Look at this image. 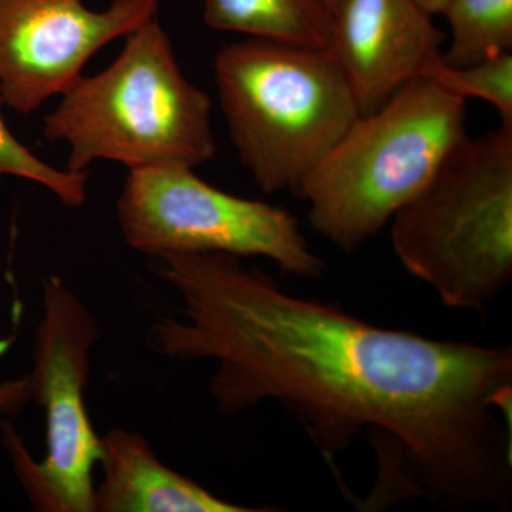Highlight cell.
<instances>
[{
	"label": "cell",
	"mask_w": 512,
	"mask_h": 512,
	"mask_svg": "<svg viewBox=\"0 0 512 512\" xmlns=\"http://www.w3.org/2000/svg\"><path fill=\"white\" fill-rule=\"evenodd\" d=\"M451 43L443 62L464 67L512 52V0H448Z\"/></svg>",
	"instance_id": "12"
},
{
	"label": "cell",
	"mask_w": 512,
	"mask_h": 512,
	"mask_svg": "<svg viewBox=\"0 0 512 512\" xmlns=\"http://www.w3.org/2000/svg\"><path fill=\"white\" fill-rule=\"evenodd\" d=\"M390 222L410 274L448 308L484 311L512 278V126L463 138Z\"/></svg>",
	"instance_id": "5"
},
{
	"label": "cell",
	"mask_w": 512,
	"mask_h": 512,
	"mask_svg": "<svg viewBox=\"0 0 512 512\" xmlns=\"http://www.w3.org/2000/svg\"><path fill=\"white\" fill-rule=\"evenodd\" d=\"M320 2H322V5L325 6V9L328 10V13H330V10H332L336 0H320Z\"/></svg>",
	"instance_id": "17"
},
{
	"label": "cell",
	"mask_w": 512,
	"mask_h": 512,
	"mask_svg": "<svg viewBox=\"0 0 512 512\" xmlns=\"http://www.w3.org/2000/svg\"><path fill=\"white\" fill-rule=\"evenodd\" d=\"M101 480L94 488V512H258L228 503L191 478L165 466L146 437L111 429L100 437Z\"/></svg>",
	"instance_id": "10"
},
{
	"label": "cell",
	"mask_w": 512,
	"mask_h": 512,
	"mask_svg": "<svg viewBox=\"0 0 512 512\" xmlns=\"http://www.w3.org/2000/svg\"><path fill=\"white\" fill-rule=\"evenodd\" d=\"M0 96V178L18 177L42 185L69 208H80L87 200V175L60 170L37 157L20 143L3 119Z\"/></svg>",
	"instance_id": "14"
},
{
	"label": "cell",
	"mask_w": 512,
	"mask_h": 512,
	"mask_svg": "<svg viewBox=\"0 0 512 512\" xmlns=\"http://www.w3.org/2000/svg\"><path fill=\"white\" fill-rule=\"evenodd\" d=\"M32 402L29 376L0 382V416H16Z\"/></svg>",
	"instance_id": "15"
},
{
	"label": "cell",
	"mask_w": 512,
	"mask_h": 512,
	"mask_svg": "<svg viewBox=\"0 0 512 512\" xmlns=\"http://www.w3.org/2000/svg\"><path fill=\"white\" fill-rule=\"evenodd\" d=\"M416 0H336L326 50L369 114L439 59L444 33Z\"/></svg>",
	"instance_id": "9"
},
{
	"label": "cell",
	"mask_w": 512,
	"mask_h": 512,
	"mask_svg": "<svg viewBox=\"0 0 512 512\" xmlns=\"http://www.w3.org/2000/svg\"><path fill=\"white\" fill-rule=\"evenodd\" d=\"M160 0H0V96L32 114L62 96L94 55L156 18Z\"/></svg>",
	"instance_id": "8"
},
{
	"label": "cell",
	"mask_w": 512,
	"mask_h": 512,
	"mask_svg": "<svg viewBox=\"0 0 512 512\" xmlns=\"http://www.w3.org/2000/svg\"><path fill=\"white\" fill-rule=\"evenodd\" d=\"M156 259L181 315L153 323L151 349L217 363L210 396L222 414L276 400L329 461L373 429L403 451L419 494L450 507L510 505V348L379 328L335 303L289 295L238 256Z\"/></svg>",
	"instance_id": "1"
},
{
	"label": "cell",
	"mask_w": 512,
	"mask_h": 512,
	"mask_svg": "<svg viewBox=\"0 0 512 512\" xmlns=\"http://www.w3.org/2000/svg\"><path fill=\"white\" fill-rule=\"evenodd\" d=\"M43 136L67 147L66 170L97 161L128 171L161 165L197 168L215 156L212 101L181 72L157 18L126 36L114 62L80 76L43 119Z\"/></svg>",
	"instance_id": "2"
},
{
	"label": "cell",
	"mask_w": 512,
	"mask_h": 512,
	"mask_svg": "<svg viewBox=\"0 0 512 512\" xmlns=\"http://www.w3.org/2000/svg\"><path fill=\"white\" fill-rule=\"evenodd\" d=\"M42 308L28 376L32 400L45 412V457L37 461L8 420L0 421V437L33 510L94 512L100 437L87 412L86 387L100 326L59 276L43 282Z\"/></svg>",
	"instance_id": "6"
},
{
	"label": "cell",
	"mask_w": 512,
	"mask_h": 512,
	"mask_svg": "<svg viewBox=\"0 0 512 512\" xmlns=\"http://www.w3.org/2000/svg\"><path fill=\"white\" fill-rule=\"evenodd\" d=\"M421 77L466 101H487L497 110L501 124L512 126V53L464 67L448 66L439 57Z\"/></svg>",
	"instance_id": "13"
},
{
	"label": "cell",
	"mask_w": 512,
	"mask_h": 512,
	"mask_svg": "<svg viewBox=\"0 0 512 512\" xmlns=\"http://www.w3.org/2000/svg\"><path fill=\"white\" fill-rule=\"evenodd\" d=\"M185 165L128 171L117 222L128 247L160 258L217 252L271 259L286 274L319 279L325 264L281 207L205 183Z\"/></svg>",
	"instance_id": "7"
},
{
	"label": "cell",
	"mask_w": 512,
	"mask_h": 512,
	"mask_svg": "<svg viewBox=\"0 0 512 512\" xmlns=\"http://www.w3.org/2000/svg\"><path fill=\"white\" fill-rule=\"evenodd\" d=\"M466 106L417 77L357 117L295 192L312 228L346 252L375 237L467 137Z\"/></svg>",
	"instance_id": "3"
},
{
	"label": "cell",
	"mask_w": 512,
	"mask_h": 512,
	"mask_svg": "<svg viewBox=\"0 0 512 512\" xmlns=\"http://www.w3.org/2000/svg\"><path fill=\"white\" fill-rule=\"evenodd\" d=\"M417 3L426 10L429 15H443L446 9L448 0H416Z\"/></svg>",
	"instance_id": "16"
},
{
	"label": "cell",
	"mask_w": 512,
	"mask_h": 512,
	"mask_svg": "<svg viewBox=\"0 0 512 512\" xmlns=\"http://www.w3.org/2000/svg\"><path fill=\"white\" fill-rule=\"evenodd\" d=\"M204 20L211 29L284 45L326 49L329 42L320 0H204Z\"/></svg>",
	"instance_id": "11"
},
{
	"label": "cell",
	"mask_w": 512,
	"mask_h": 512,
	"mask_svg": "<svg viewBox=\"0 0 512 512\" xmlns=\"http://www.w3.org/2000/svg\"><path fill=\"white\" fill-rule=\"evenodd\" d=\"M214 70L239 160L269 194L298 191L362 116L326 49L249 37L222 47Z\"/></svg>",
	"instance_id": "4"
}]
</instances>
